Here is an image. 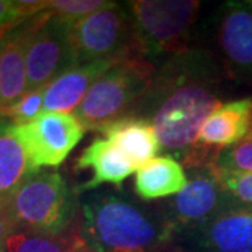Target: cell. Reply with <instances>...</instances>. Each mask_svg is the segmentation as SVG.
<instances>
[{
	"label": "cell",
	"instance_id": "277c9868",
	"mask_svg": "<svg viewBox=\"0 0 252 252\" xmlns=\"http://www.w3.org/2000/svg\"><path fill=\"white\" fill-rule=\"evenodd\" d=\"M154 76L153 63L143 56L118 61L93 84L73 114L86 130L97 132L101 126L132 114L147 94Z\"/></svg>",
	"mask_w": 252,
	"mask_h": 252
},
{
	"label": "cell",
	"instance_id": "8fae6325",
	"mask_svg": "<svg viewBox=\"0 0 252 252\" xmlns=\"http://www.w3.org/2000/svg\"><path fill=\"white\" fill-rule=\"evenodd\" d=\"M216 44L228 76L252 80V1H227L217 16Z\"/></svg>",
	"mask_w": 252,
	"mask_h": 252
},
{
	"label": "cell",
	"instance_id": "5bb4252c",
	"mask_svg": "<svg viewBox=\"0 0 252 252\" xmlns=\"http://www.w3.org/2000/svg\"><path fill=\"white\" fill-rule=\"evenodd\" d=\"M118 61L76 64L44 87V112L73 114L79 108L93 84Z\"/></svg>",
	"mask_w": 252,
	"mask_h": 252
},
{
	"label": "cell",
	"instance_id": "e0dca14e",
	"mask_svg": "<svg viewBox=\"0 0 252 252\" xmlns=\"http://www.w3.org/2000/svg\"><path fill=\"white\" fill-rule=\"evenodd\" d=\"M188 185V177L178 160L170 156L156 157L136 170L135 192L142 200L178 195Z\"/></svg>",
	"mask_w": 252,
	"mask_h": 252
},
{
	"label": "cell",
	"instance_id": "ffe728a7",
	"mask_svg": "<svg viewBox=\"0 0 252 252\" xmlns=\"http://www.w3.org/2000/svg\"><path fill=\"white\" fill-rule=\"evenodd\" d=\"M213 168L219 175H244L252 172V137L247 136L241 142L233 144L217 154Z\"/></svg>",
	"mask_w": 252,
	"mask_h": 252
},
{
	"label": "cell",
	"instance_id": "52a82bcc",
	"mask_svg": "<svg viewBox=\"0 0 252 252\" xmlns=\"http://www.w3.org/2000/svg\"><path fill=\"white\" fill-rule=\"evenodd\" d=\"M189 171L188 185L158 209L174 235L188 234L235 203L223 187L213 164L192 167Z\"/></svg>",
	"mask_w": 252,
	"mask_h": 252
},
{
	"label": "cell",
	"instance_id": "44dd1931",
	"mask_svg": "<svg viewBox=\"0 0 252 252\" xmlns=\"http://www.w3.org/2000/svg\"><path fill=\"white\" fill-rule=\"evenodd\" d=\"M41 114H44V89L27 91L13 105L0 112V119L18 126L35 121Z\"/></svg>",
	"mask_w": 252,
	"mask_h": 252
},
{
	"label": "cell",
	"instance_id": "8992f818",
	"mask_svg": "<svg viewBox=\"0 0 252 252\" xmlns=\"http://www.w3.org/2000/svg\"><path fill=\"white\" fill-rule=\"evenodd\" d=\"M70 45L77 64L142 56L130 11L114 1L72 24Z\"/></svg>",
	"mask_w": 252,
	"mask_h": 252
},
{
	"label": "cell",
	"instance_id": "cb8c5ba5",
	"mask_svg": "<svg viewBox=\"0 0 252 252\" xmlns=\"http://www.w3.org/2000/svg\"><path fill=\"white\" fill-rule=\"evenodd\" d=\"M220 181L237 205L252 210V172L244 175L221 177Z\"/></svg>",
	"mask_w": 252,
	"mask_h": 252
},
{
	"label": "cell",
	"instance_id": "9a60e30c",
	"mask_svg": "<svg viewBox=\"0 0 252 252\" xmlns=\"http://www.w3.org/2000/svg\"><path fill=\"white\" fill-rule=\"evenodd\" d=\"M74 168L77 171L93 170V177L77 187L76 193L98 188L104 184L121 187V184L137 170L125 154L105 137L94 139L76 160Z\"/></svg>",
	"mask_w": 252,
	"mask_h": 252
},
{
	"label": "cell",
	"instance_id": "3957f363",
	"mask_svg": "<svg viewBox=\"0 0 252 252\" xmlns=\"http://www.w3.org/2000/svg\"><path fill=\"white\" fill-rule=\"evenodd\" d=\"M77 193L58 171H36L9 198L17 230L62 235L80 230Z\"/></svg>",
	"mask_w": 252,
	"mask_h": 252
},
{
	"label": "cell",
	"instance_id": "ac0fdd59",
	"mask_svg": "<svg viewBox=\"0 0 252 252\" xmlns=\"http://www.w3.org/2000/svg\"><path fill=\"white\" fill-rule=\"evenodd\" d=\"M0 119V198H9L34 171L27 152Z\"/></svg>",
	"mask_w": 252,
	"mask_h": 252
},
{
	"label": "cell",
	"instance_id": "7a4b0ae2",
	"mask_svg": "<svg viewBox=\"0 0 252 252\" xmlns=\"http://www.w3.org/2000/svg\"><path fill=\"white\" fill-rule=\"evenodd\" d=\"M80 234L94 252H160L175 238L161 212L98 192L80 203Z\"/></svg>",
	"mask_w": 252,
	"mask_h": 252
},
{
	"label": "cell",
	"instance_id": "d4e9b609",
	"mask_svg": "<svg viewBox=\"0 0 252 252\" xmlns=\"http://www.w3.org/2000/svg\"><path fill=\"white\" fill-rule=\"evenodd\" d=\"M17 230V225L10 213L7 198H0V252L6 251L10 235Z\"/></svg>",
	"mask_w": 252,
	"mask_h": 252
},
{
	"label": "cell",
	"instance_id": "4316f807",
	"mask_svg": "<svg viewBox=\"0 0 252 252\" xmlns=\"http://www.w3.org/2000/svg\"><path fill=\"white\" fill-rule=\"evenodd\" d=\"M1 38H3V35H1V36H0V41H1Z\"/></svg>",
	"mask_w": 252,
	"mask_h": 252
},
{
	"label": "cell",
	"instance_id": "7402d4cb",
	"mask_svg": "<svg viewBox=\"0 0 252 252\" xmlns=\"http://www.w3.org/2000/svg\"><path fill=\"white\" fill-rule=\"evenodd\" d=\"M48 1L0 0V36L20 23L45 11Z\"/></svg>",
	"mask_w": 252,
	"mask_h": 252
},
{
	"label": "cell",
	"instance_id": "6da1fadb",
	"mask_svg": "<svg viewBox=\"0 0 252 252\" xmlns=\"http://www.w3.org/2000/svg\"><path fill=\"white\" fill-rule=\"evenodd\" d=\"M220 80V66L213 55L185 49L156 72L147 94L129 115L149 121L162 152L184 160L207 118L223 105Z\"/></svg>",
	"mask_w": 252,
	"mask_h": 252
},
{
	"label": "cell",
	"instance_id": "7c38bea8",
	"mask_svg": "<svg viewBox=\"0 0 252 252\" xmlns=\"http://www.w3.org/2000/svg\"><path fill=\"white\" fill-rule=\"evenodd\" d=\"M185 235L193 252H252V210L233 203Z\"/></svg>",
	"mask_w": 252,
	"mask_h": 252
},
{
	"label": "cell",
	"instance_id": "9c48e42d",
	"mask_svg": "<svg viewBox=\"0 0 252 252\" xmlns=\"http://www.w3.org/2000/svg\"><path fill=\"white\" fill-rule=\"evenodd\" d=\"M70 27L49 10L41 14L27 49V91L44 89L77 64L70 45Z\"/></svg>",
	"mask_w": 252,
	"mask_h": 252
},
{
	"label": "cell",
	"instance_id": "2e32d148",
	"mask_svg": "<svg viewBox=\"0 0 252 252\" xmlns=\"http://www.w3.org/2000/svg\"><path fill=\"white\" fill-rule=\"evenodd\" d=\"M97 132L115 144L136 168L152 161L161 150L153 125L140 117L126 115L101 126Z\"/></svg>",
	"mask_w": 252,
	"mask_h": 252
},
{
	"label": "cell",
	"instance_id": "603a6c76",
	"mask_svg": "<svg viewBox=\"0 0 252 252\" xmlns=\"http://www.w3.org/2000/svg\"><path fill=\"white\" fill-rule=\"evenodd\" d=\"M108 4L109 1L105 0H54L48 1L46 10L66 23L74 24L76 21L104 9Z\"/></svg>",
	"mask_w": 252,
	"mask_h": 252
},
{
	"label": "cell",
	"instance_id": "30bf717a",
	"mask_svg": "<svg viewBox=\"0 0 252 252\" xmlns=\"http://www.w3.org/2000/svg\"><path fill=\"white\" fill-rule=\"evenodd\" d=\"M251 114V98L235 99L219 107L203 124L196 143L182 162L188 168L213 164L221 150L248 136Z\"/></svg>",
	"mask_w": 252,
	"mask_h": 252
},
{
	"label": "cell",
	"instance_id": "4fadbf2b",
	"mask_svg": "<svg viewBox=\"0 0 252 252\" xmlns=\"http://www.w3.org/2000/svg\"><path fill=\"white\" fill-rule=\"evenodd\" d=\"M42 13L9 30L0 41V112L27 93L28 44Z\"/></svg>",
	"mask_w": 252,
	"mask_h": 252
},
{
	"label": "cell",
	"instance_id": "484cf974",
	"mask_svg": "<svg viewBox=\"0 0 252 252\" xmlns=\"http://www.w3.org/2000/svg\"><path fill=\"white\" fill-rule=\"evenodd\" d=\"M248 136L252 137V114H251V124H250V132H248Z\"/></svg>",
	"mask_w": 252,
	"mask_h": 252
},
{
	"label": "cell",
	"instance_id": "5b68a950",
	"mask_svg": "<svg viewBox=\"0 0 252 252\" xmlns=\"http://www.w3.org/2000/svg\"><path fill=\"white\" fill-rule=\"evenodd\" d=\"M143 58L172 56L187 49L200 10L198 0H136L126 3Z\"/></svg>",
	"mask_w": 252,
	"mask_h": 252
},
{
	"label": "cell",
	"instance_id": "d6986e66",
	"mask_svg": "<svg viewBox=\"0 0 252 252\" xmlns=\"http://www.w3.org/2000/svg\"><path fill=\"white\" fill-rule=\"evenodd\" d=\"M4 252H94L86 244L80 230L62 235L16 230L10 235Z\"/></svg>",
	"mask_w": 252,
	"mask_h": 252
},
{
	"label": "cell",
	"instance_id": "ba28073f",
	"mask_svg": "<svg viewBox=\"0 0 252 252\" xmlns=\"http://www.w3.org/2000/svg\"><path fill=\"white\" fill-rule=\"evenodd\" d=\"M9 129L26 149L34 172L42 167H59L86 133L79 118L63 112H44L26 125L10 124Z\"/></svg>",
	"mask_w": 252,
	"mask_h": 252
}]
</instances>
